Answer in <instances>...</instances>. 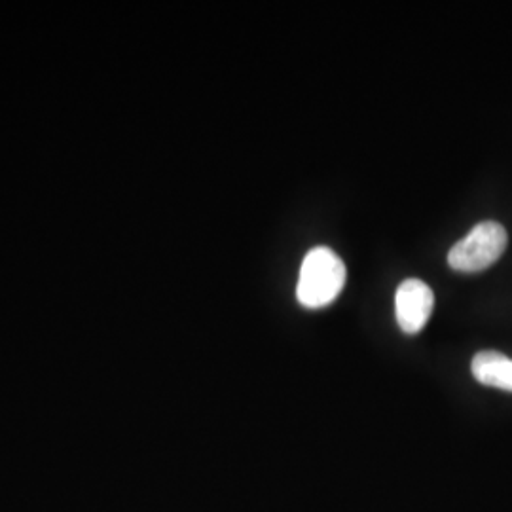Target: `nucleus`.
<instances>
[{"label":"nucleus","mask_w":512,"mask_h":512,"mask_svg":"<svg viewBox=\"0 0 512 512\" xmlns=\"http://www.w3.org/2000/svg\"><path fill=\"white\" fill-rule=\"evenodd\" d=\"M346 264L329 247H315L302 260L296 298L304 308L329 306L344 289Z\"/></svg>","instance_id":"f257e3e1"},{"label":"nucleus","mask_w":512,"mask_h":512,"mask_svg":"<svg viewBox=\"0 0 512 512\" xmlns=\"http://www.w3.org/2000/svg\"><path fill=\"white\" fill-rule=\"evenodd\" d=\"M507 241V230L499 222L484 220L450 249L448 264L463 274L482 272L501 258Z\"/></svg>","instance_id":"f03ea898"},{"label":"nucleus","mask_w":512,"mask_h":512,"mask_svg":"<svg viewBox=\"0 0 512 512\" xmlns=\"http://www.w3.org/2000/svg\"><path fill=\"white\" fill-rule=\"evenodd\" d=\"M433 306V291L421 279H406L395 293L397 323L406 334H416L427 325Z\"/></svg>","instance_id":"7ed1b4c3"},{"label":"nucleus","mask_w":512,"mask_h":512,"mask_svg":"<svg viewBox=\"0 0 512 512\" xmlns=\"http://www.w3.org/2000/svg\"><path fill=\"white\" fill-rule=\"evenodd\" d=\"M471 370L476 382L512 393V359L499 351H480L473 357Z\"/></svg>","instance_id":"20e7f679"}]
</instances>
